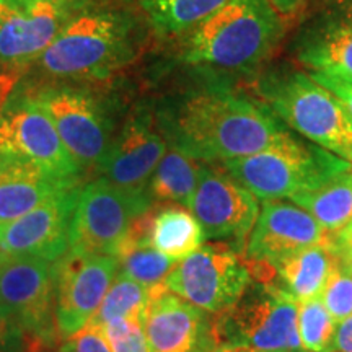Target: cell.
Segmentation results:
<instances>
[{"label": "cell", "instance_id": "d590c367", "mask_svg": "<svg viewBox=\"0 0 352 352\" xmlns=\"http://www.w3.org/2000/svg\"><path fill=\"white\" fill-rule=\"evenodd\" d=\"M333 246L341 256H352V223H349L344 230L331 236Z\"/></svg>", "mask_w": 352, "mask_h": 352}, {"label": "cell", "instance_id": "f1b7e54d", "mask_svg": "<svg viewBox=\"0 0 352 352\" xmlns=\"http://www.w3.org/2000/svg\"><path fill=\"white\" fill-rule=\"evenodd\" d=\"M320 298L336 321H342L352 315V270L346 258L340 256V261L321 290Z\"/></svg>", "mask_w": 352, "mask_h": 352}, {"label": "cell", "instance_id": "b9f144b4", "mask_svg": "<svg viewBox=\"0 0 352 352\" xmlns=\"http://www.w3.org/2000/svg\"><path fill=\"white\" fill-rule=\"evenodd\" d=\"M340 256H341V254H340ZM342 258H346L347 261H349V264H351V270H352V256H342Z\"/></svg>", "mask_w": 352, "mask_h": 352}, {"label": "cell", "instance_id": "44dd1931", "mask_svg": "<svg viewBox=\"0 0 352 352\" xmlns=\"http://www.w3.org/2000/svg\"><path fill=\"white\" fill-rule=\"evenodd\" d=\"M338 261L340 253L329 239L327 243L310 246L277 264L276 280L298 303L311 300L320 297Z\"/></svg>", "mask_w": 352, "mask_h": 352}, {"label": "cell", "instance_id": "4dcf8cb0", "mask_svg": "<svg viewBox=\"0 0 352 352\" xmlns=\"http://www.w3.org/2000/svg\"><path fill=\"white\" fill-rule=\"evenodd\" d=\"M60 347L65 352H113L103 331L94 323H88L82 331L65 340Z\"/></svg>", "mask_w": 352, "mask_h": 352}, {"label": "cell", "instance_id": "e0dca14e", "mask_svg": "<svg viewBox=\"0 0 352 352\" xmlns=\"http://www.w3.org/2000/svg\"><path fill=\"white\" fill-rule=\"evenodd\" d=\"M331 235L297 204L263 201L256 223L245 245L252 259L277 266L310 246L327 243Z\"/></svg>", "mask_w": 352, "mask_h": 352}, {"label": "cell", "instance_id": "5b68a950", "mask_svg": "<svg viewBox=\"0 0 352 352\" xmlns=\"http://www.w3.org/2000/svg\"><path fill=\"white\" fill-rule=\"evenodd\" d=\"M222 166L258 201L292 199L352 170L351 162L294 134L274 147Z\"/></svg>", "mask_w": 352, "mask_h": 352}, {"label": "cell", "instance_id": "277c9868", "mask_svg": "<svg viewBox=\"0 0 352 352\" xmlns=\"http://www.w3.org/2000/svg\"><path fill=\"white\" fill-rule=\"evenodd\" d=\"M261 101L285 126L352 164V120L338 96L320 85L305 69L277 65L256 82Z\"/></svg>", "mask_w": 352, "mask_h": 352}, {"label": "cell", "instance_id": "603a6c76", "mask_svg": "<svg viewBox=\"0 0 352 352\" xmlns=\"http://www.w3.org/2000/svg\"><path fill=\"white\" fill-rule=\"evenodd\" d=\"M147 212L135 220L124 245L121 246L114 258L118 259V264H120V274L153 290L165 285L166 277L175 270L178 261L157 252L148 243L147 232H145Z\"/></svg>", "mask_w": 352, "mask_h": 352}, {"label": "cell", "instance_id": "83f0119b", "mask_svg": "<svg viewBox=\"0 0 352 352\" xmlns=\"http://www.w3.org/2000/svg\"><path fill=\"white\" fill-rule=\"evenodd\" d=\"M338 321L320 297L298 303L297 333L303 352H328Z\"/></svg>", "mask_w": 352, "mask_h": 352}, {"label": "cell", "instance_id": "8d00e7d4", "mask_svg": "<svg viewBox=\"0 0 352 352\" xmlns=\"http://www.w3.org/2000/svg\"><path fill=\"white\" fill-rule=\"evenodd\" d=\"M12 331H13L12 321L8 318L7 311L0 307V346L8 340V336H10Z\"/></svg>", "mask_w": 352, "mask_h": 352}, {"label": "cell", "instance_id": "cb8c5ba5", "mask_svg": "<svg viewBox=\"0 0 352 352\" xmlns=\"http://www.w3.org/2000/svg\"><path fill=\"white\" fill-rule=\"evenodd\" d=\"M290 201L305 209L329 235H336L352 223V170Z\"/></svg>", "mask_w": 352, "mask_h": 352}, {"label": "cell", "instance_id": "7402d4cb", "mask_svg": "<svg viewBox=\"0 0 352 352\" xmlns=\"http://www.w3.org/2000/svg\"><path fill=\"white\" fill-rule=\"evenodd\" d=\"M147 240L157 252L182 261L195 253L204 241V233L191 210L182 206L153 208L147 212L145 222Z\"/></svg>", "mask_w": 352, "mask_h": 352}, {"label": "cell", "instance_id": "74e56055", "mask_svg": "<svg viewBox=\"0 0 352 352\" xmlns=\"http://www.w3.org/2000/svg\"><path fill=\"white\" fill-rule=\"evenodd\" d=\"M19 8V0H0V25L10 19Z\"/></svg>", "mask_w": 352, "mask_h": 352}, {"label": "cell", "instance_id": "2e32d148", "mask_svg": "<svg viewBox=\"0 0 352 352\" xmlns=\"http://www.w3.org/2000/svg\"><path fill=\"white\" fill-rule=\"evenodd\" d=\"M144 331L151 352L219 351L215 315L201 310L165 285L152 290L144 316Z\"/></svg>", "mask_w": 352, "mask_h": 352}, {"label": "cell", "instance_id": "52a82bcc", "mask_svg": "<svg viewBox=\"0 0 352 352\" xmlns=\"http://www.w3.org/2000/svg\"><path fill=\"white\" fill-rule=\"evenodd\" d=\"M147 188L129 189L100 178L78 189L70 220L69 250L116 256L140 215L152 208Z\"/></svg>", "mask_w": 352, "mask_h": 352}, {"label": "cell", "instance_id": "ffe728a7", "mask_svg": "<svg viewBox=\"0 0 352 352\" xmlns=\"http://www.w3.org/2000/svg\"><path fill=\"white\" fill-rule=\"evenodd\" d=\"M76 186L25 158L0 153V223L28 214L59 189Z\"/></svg>", "mask_w": 352, "mask_h": 352}, {"label": "cell", "instance_id": "d6a6232c", "mask_svg": "<svg viewBox=\"0 0 352 352\" xmlns=\"http://www.w3.org/2000/svg\"><path fill=\"white\" fill-rule=\"evenodd\" d=\"M328 352H352V315L338 321Z\"/></svg>", "mask_w": 352, "mask_h": 352}, {"label": "cell", "instance_id": "7a4b0ae2", "mask_svg": "<svg viewBox=\"0 0 352 352\" xmlns=\"http://www.w3.org/2000/svg\"><path fill=\"white\" fill-rule=\"evenodd\" d=\"M287 20L271 0H230L186 33L184 63L223 72H252L285 38Z\"/></svg>", "mask_w": 352, "mask_h": 352}, {"label": "cell", "instance_id": "4fadbf2b", "mask_svg": "<svg viewBox=\"0 0 352 352\" xmlns=\"http://www.w3.org/2000/svg\"><path fill=\"white\" fill-rule=\"evenodd\" d=\"M0 153L33 162L67 183L77 184L82 171L54 124L30 95L15 96L0 109Z\"/></svg>", "mask_w": 352, "mask_h": 352}, {"label": "cell", "instance_id": "1f68e13d", "mask_svg": "<svg viewBox=\"0 0 352 352\" xmlns=\"http://www.w3.org/2000/svg\"><path fill=\"white\" fill-rule=\"evenodd\" d=\"M307 72L310 74L320 85L328 88L331 94L338 96V100L341 101L342 107L346 108V111L349 113L352 120V77H341L323 72H310V70H307Z\"/></svg>", "mask_w": 352, "mask_h": 352}, {"label": "cell", "instance_id": "d6986e66", "mask_svg": "<svg viewBox=\"0 0 352 352\" xmlns=\"http://www.w3.org/2000/svg\"><path fill=\"white\" fill-rule=\"evenodd\" d=\"M83 0H19L0 25V60L21 63L43 54L82 7Z\"/></svg>", "mask_w": 352, "mask_h": 352}, {"label": "cell", "instance_id": "836d02e7", "mask_svg": "<svg viewBox=\"0 0 352 352\" xmlns=\"http://www.w3.org/2000/svg\"><path fill=\"white\" fill-rule=\"evenodd\" d=\"M315 0H271V3L285 20H296Z\"/></svg>", "mask_w": 352, "mask_h": 352}, {"label": "cell", "instance_id": "4316f807", "mask_svg": "<svg viewBox=\"0 0 352 352\" xmlns=\"http://www.w3.org/2000/svg\"><path fill=\"white\" fill-rule=\"evenodd\" d=\"M151 297L152 289H147L129 277L118 274L90 323L96 327H103L116 320H138L144 323Z\"/></svg>", "mask_w": 352, "mask_h": 352}, {"label": "cell", "instance_id": "3957f363", "mask_svg": "<svg viewBox=\"0 0 352 352\" xmlns=\"http://www.w3.org/2000/svg\"><path fill=\"white\" fill-rule=\"evenodd\" d=\"M135 16L122 8L77 12L39 57V67L57 78H103L129 64L139 51Z\"/></svg>", "mask_w": 352, "mask_h": 352}, {"label": "cell", "instance_id": "f35d334b", "mask_svg": "<svg viewBox=\"0 0 352 352\" xmlns=\"http://www.w3.org/2000/svg\"><path fill=\"white\" fill-rule=\"evenodd\" d=\"M12 90V78L10 77H0V109L6 104L7 96Z\"/></svg>", "mask_w": 352, "mask_h": 352}, {"label": "cell", "instance_id": "8992f818", "mask_svg": "<svg viewBox=\"0 0 352 352\" xmlns=\"http://www.w3.org/2000/svg\"><path fill=\"white\" fill-rule=\"evenodd\" d=\"M298 302L274 283L253 280L240 300L215 315L220 349L303 352L297 333Z\"/></svg>", "mask_w": 352, "mask_h": 352}, {"label": "cell", "instance_id": "7bdbcfd3", "mask_svg": "<svg viewBox=\"0 0 352 352\" xmlns=\"http://www.w3.org/2000/svg\"><path fill=\"white\" fill-rule=\"evenodd\" d=\"M3 258H6V254H2V253H0V266H2V263H3Z\"/></svg>", "mask_w": 352, "mask_h": 352}, {"label": "cell", "instance_id": "8fae6325", "mask_svg": "<svg viewBox=\"0 0 352 352\" xmlns=\"http://www.w3.org/2000/svg\"><path fill=\"white\" fill-rule=\"evenodd\" d=\"M289 54L310 72L352 77V0H315L294 20Z\"/></svg>", "mask_w": 352, "mask_h": 352}, {"label": "cell", "instance_id": "6da1fadb", "mask_svg": "<svg viewBox=\"0 0 352 352\" xmlns=\"http://www.w3.org/2000/svg\"><path fill=\"white\" fill-rule=\"evenodd\" d=\"M155 121L171 148L212 165L263 152L292 134L264 101L223 83L168 96Z\"/></svg>", "mask_w": 352, "mask_h": 352}, {"label": "cell", "instance_id": "484cf974", "mask_svg": "<svg viewBox=\"0 0 352 352\" xmlns=\"http://www.w3.org/2000/svg\"><path fill=\"white\" fill-rule=\"evenodd\" d=\"M201 164L195 158L171 148L158 162L147 183L152 199L189 208L199 182Z\"/></svg>", "mask_w": 352, "mask_h": 352}, {"label": "cell", "instance_id": "ee69618b", "mask_svg": "<svg viewBox=\"0 0 352 352\" xmlns=\"http://www.w3.org/2000/svg\"><path fill=\"white\" fill-rule=\"evenodd\" d=\"M215 352H223V351H222V349H219V351H215Z\"/></svg>", "mask_w": 352, "mask_h": 352}, {"label": "cell", "instance_id": "ab89813d", "mask_svg": "<svg viewBox=\"0 0 352 352\" xmlns=\"http://www.w3.org/2000/svg\"><path fill=\"white\" fill-rule=\"evenodd\" d=\"M34 352H65L63 347H59V349H54L52 346H46V347H41V349L34 351Z\"/></svg>", "mask_w": 352, "mask_h": 352}, {"label": "cell", "instance_id": "ac0fdd59", "mask_svg": "<svg viewBox=\"0 0 352 352\" xmlns=\"http://www.w3.org/2000/svg\"><path fill=\"white\" fill-rule=\"evenodd\" d=\"M166 153V140L155 116L139 109L111 139L98 164L101 178L121 188L144 189Z\"/></svg>", "mask_w": 352, "mask_h": 352}, {"label": "cell", "instance_id": "9c48e42d", "mask_svg": "<svg viewBox=\"0 0 352 352\" xmlns=\"http://www.w3.org/2000/svg\"><path fill=\"white\" fill-rule=\"evenodd\" d=\"M56 261L6 256L0 266V307L34 351L59 340L54 320Z\"/></svg>", "mask_w": 352, "mask_h": 352}, {"label": "cell", "instance_id": "ba28073f", "mask_svg": "<svg viewBox=\"0 0 352 352\" xmlns=\"http://www.w3.org/2000/svg\"><path fill=\"white\" fill-rule=\"evenodd\" d=\"M253 283L245 250L233 243L199 246L175 266L165 287L201 310L223 314Z\"/></svg>", "mask_w": 352, "mask_h": 352}, {"label": "cell", "instance_id": "9a60e30c", "mask_svg": "<svg viewBox=\"0 0 352 352\" xmlns=\"http://www.w3.org/2000/svg\"><path fill=\"white\" fill-rule=\"evenodd\" d=\"M78 196L77 186L59 189L28 214L0 223V253L57 261L69 250L70 220Z\"/></svg>", "mask_w": 352, "mask_h": 352}, {"label": "cell", "instance_id": "60d3db41", "mask_svg": "<svg viewBox=\"0 0 352 352\" xmlns=\"http://www.w3.org/2000/svg\"><path fill=\"white\" fill-rule=\"evenodd\" d=\"M223 352H253V351H245V349H222Z\"/></svg>", "mask_w": 352, "mask_h": 352}, {"label": "cell", "instance_id": "30bf717a", "mask_svg": "<svg viewBox=\"0 0 352 352\" xmlns=\"http://www.w3.org/2000/svg\"><path fill=\"white\" fill-rule=\"evenodd\" d=\"M30 98L50 118L82 170L98 166L111 142V121L98 96L85 88L56 83L36 88Z\"/></svg>", "mask_w": 352, "mask_h": 352}, {"label": "cell", "instance_id": "7c38bea8", "mask_svg": "<svg viewBox=\"0 0 352 352\" xmlns=\"http://www.w3.org/2000/svg\"><path fill=\"white\" fill-rule=\"evenodd\" d=\"M120 272L108 254L70 252L56 261L54 320L59 340H69L94 320Z\"/></svg>", "mask_w": 352, "mask_h": 352}, {"label": "cell", "instance_id": "f546056e", "mask_svg": "<svg viewBox=\"0 0 352 352\" xmlns=\"http://www.w3.org/2000/svg\"><path fill=\"white\" fill-rule=\"evenodd\" d=\"M113 352H151L144 323L138 320H116L100 327Z\"/></svg>", "mask_w": 352, "mask_h": 352}, {"label": "cell", "instance_id": "d4e9b609", "mask_svg": "<svg viewBox=\"0 0 352 352\" xmlns=\"http://www.w3.org/2000/svg\"><path fill=\"white\" fill-rule=\"evenodd\" d=\"M230 0H140L145 19L160 36L186 34Z\"/></svg>", "mask_w": 352, "mask_h": 352}, {"label": "cell", "instance_id": "5bb4252c", "mask_svg": "<svg viewBox=\"0 0 352 352\" xmlns=\"http://www.w3.org/2000/svg\"><path fill=\"white\" fill-rule=\"evenodd\" d=\"M189 210L204 233V240L228 241L245 250L256 223L258 199L228 171L212 164H202Z\"/></svg>", "mask_w": 352, "mask_h": 352}, {"label": "cell", "instance_id": "e575fe53", "mask_svg": "<svg viewBox=\"0 0 352 352\" xmlns=\"http://www.w3.org/2000/svg\"><path fill=\"white\" fill-rule=\"evenodd\" d=\"M0 352H34V349L23 336V333L13 327V331L8 336V340L0 346Z\"/></svg>", "mask_w": 352, "mask_h": 352}]
</instances>
